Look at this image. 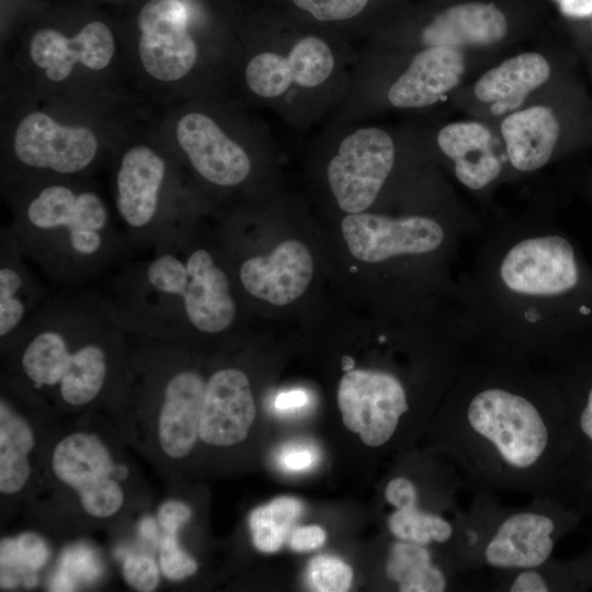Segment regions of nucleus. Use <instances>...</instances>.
Returning <instances> with one entry per match:
<instances>
[{
    "label": "nucleus",
    "mask_w": 592,
    "mask_h": 592,
    "mask_svg": "<svg viewBox=\"0 0 592 592\" xmlns=\"http://www.w3.org/2000/svg\"><path fill=\"white\" fill-rule=\"evenodd\" d=\"M435 440L470 491L553 497L572 504L573 441L561 396L538 397L499 384L480 387L443 409Z\"/></svg>",
    "instance_id": "f257e3e1"
},
{
    "label": "nucleus",
    "mask_w": 592,
    "mask_h": 592,
    "mask_svg": "<svg viewBox=\"0 0 592 592\" xmlns=\"http://www.w3.org/2000/svg\"><path fill=\"white\" fill-rule=\"evenodd\" d=\"M184 225L135 252L102 288L126 331L178 343L190 333L227 331L236 321L230 277Z\"/></svg>",
    "instance_id": "f03ea898"
},
{
    "label": "nucleus",
    "mask_w": 592,
    "mask_h": 592,
    "mask_svg": "<svg viewBox=\"0 0 592 592\" xmlns=\"http://www.w3.org/2000/svg\"><path fill=\"white\" fill-rule=\"evenodd\" d=\"M8 227L53 288L96 286L134 254L101 196L64 183L39 187Z\"/></svg>",
    "instance_id": "7ed1b4c3"
},
{
    "label": "nucleus",
    "mask_w": 592,
    "mask_h": 592,
    "mask_svg": "<svg viewBox=\"0 0 592 592\" xmlns=\"http://www.w3.org/2000/svg\"><path fill=\"white\" fill-rule=\"evenodd\" d=\"M129 337L102 288H53L8 346L32 386L64 400L82 374L112 373Z\"/></svg>",
    "instance_id": "20e7f679"
},
{
    "label": "nucleus",
    "mask_w": 592,
    "mask_h": 592,
    "mask_svg": "<svg viewBox=\"0 0 592 592\" xmlns=\"http://www.w3.org/2000/svg\"><path fill=\"white\" fill-rule=\"evenodd\" d=\"M581 520L574 505L553 497H535L521 509L508 508L485 548L482 565L500 573L539 567Z\"/></svg>",
    "instance_id": "39448f33"
},
{
    "label": "nucleus",
    "mask_w": 592,
    "mask_h": 592,
    "mask_svg": "<svg viewBox=\"0 0 592 592\" xmlns=\"http://www.w3.org/2000/svg\"><path fill=\"white\" fill-rule=\"evenodd\" d=\"M167 163L146 146L128 149L116 171L115 206L132 249L141 251L168 232L184 226L163 205Z\"/></svg>",
    "instance_id": "423d86ee"
},
{
    "label": "nucleus",
    "mask_w": 592,
    "mask_h": 592,
    "mask_svg": "<svg viewBox=\"0 0 592 592\" xmlns=\"http://www.w3.org/2000/svg\"><path fill=\"white\" fill-rule=\"evenodd\" d=\"M338 405L344 425L371 447L386 445L410 410L401 382L389 373L371 369L345 373L338 387Z\"/></svg>",
    "instance_id": "0eeeda50"
},
{
    "label": "nucleus",
    "mask_w": 592,
    "mask_h": 592,
    "mask_svg": "<svg viewBox=\"0 0 592 592\" xmlns=\"http://www.w3.org/2000/svg\"><path fill=\"white\" fill-rule=\"evenodd\" d=\"M395 160L390 136L376 127L346 136L328 164V181L340 208L362 213L376 200Z\"/></svg>",
    "instance_id": "6e6552de"
},
{
    "label": "nucleus",
    "mask_w": 592,
    "mask_h": 592,
    "mask_svg": "<svg viewBox=\"0 0 592 592\" xmlns=\"http://www.w3.org/2000/svg\"><path fill=\"white\" fill-rule=\"evenodd\" d=\"M53 469L78 492L88 514L109 517L121 509L124 493L111 477L114 464L95 435L79 432L62 439L54 449Z\"/></svg>",
    "instance_id": "1a4fd4ad"
},
{
    "label": "nucleus",
    "mask_w": 592,
    "mask_h": 592,
    "mask_svg": "<svg viewBox=\"0 0 592 592\" xmlns=\"http://www.w3.org/2000/svg\"><path fill=\"white\" fill-rule=\"evenodd\" d=\"M501 277L512 291L530 295H561L581 281L576 251L558 235L531 238L515 244L501 264Z\"/></svg>",
    "instance_id": "9d476101"
},
{
    "label": "nucleus",
    "mask_w": 592,
    "mask_h": 592,
    "mask_svg": "<svg viewBox=\"0 0 592 592\" xmlns=\"http://www.w3.org/2000/svg\"><path fill=\"white\" fill-rule=\"evenodd\" d=\"M180 0H150L138 14V52L145 70L160 81H175L193 68L197 47Z\"/></svg>",
    "instance_id": "9b49d317"
},
{
    "label": "nucleus",
    "mask_w": 592,
    "mask_h": 592,
    "mask_svg": "<svg viewBox=\"0 0 592 592\" xmlns=\"http://www.w3.org/2000/svg\"><path fill=\"white\" fill-rule=\"evenodd\" d=\"M13 151L27 168L68 175L93 162L98 140L87 127L64 126L45 113L33 112L20 122Z\"/></svg>",
    "instance_id": "f8f14e48"
},
{
    "label": "nucleus",
    "mask_w": 592,
    "mask_h": 592,
    "mask_svg": "<svg viewBox=\"0 0 592 592\" xmlns=\"http://www.w3.org/2000/svg\"><path fill=\"white\" fill-rule=\"evenodd\" d=\"M341 228L353 257L371 263L430 252L440 247L444 238L436 221L419 216L394 219L362 212L344 217Z\"/></svg>",
    "instance_id": "ddd939ff"
},
{
    "label": "nucleus",
    "mask_w": 592,
    "mask_h": 592,
    "mask_svg": "<svg viewBox=\"0 0 592 592\" xmlns=\"http://www.w3.org/2000/svg\"><path fill=\"white\" fill-rule=\"evenodd\" d=\"M145 340L149 344L160 377L159 442L167 455L181 458L191 452L200 436L206 382L201 374L187 367L172 371L174 343L170 342H164L167 373L162 382L155 342Z\"/></svg>",
    "instance_id": "4468645a"
},
{
    "label": "nucleus",
    "mask_w": 592,
    "mask_h": 592,
    "mask_svg": "<svg viewBox=\"0 0 592 592\" xmlns=\"http://www.w3.org/2000/svg\"><path fill=\"white\" fill-rule=\"evenodd\" d=\"M177 138L194 170L207 182L230 187L243 182L251 170L247 152L202 113L180 118Z\"/></svg>",
    "instance_id": "2eb2a0df"
},
{
    "label": "nucleus",
    "mask_w": 592,
    "mask_h": 592,
    "mask_svg": "<svg viewBox=\"0 0 592 592\" xmlns=\"http://www.w3.org/2000/svg\"><path fill=\"white\" fill-rule=\"evenodd\" d=\"M255 417V405L247 375L235 367L216 371L206 382L198 435L216 446L246 439Z\"/></svg>",
    "instance_id": "dca6fc26"
},
{
    "label": "nucleus",
    "mask_w": 592,
    "mask_h": 592,
    "mask_svg": "<svg viewBox=\"0 0 592 592\" xmlns=\"http://www.w3.org/2000/svg\"><path fill=\"white\" fill-rule=\"evenodd\" d=\"M314 262L308 248L298 240H286L269 255L243 260L238 270L244 291L254 298L284 306L297 299L308 287Z\"/></svg>",
    "instance_id": "f3484780"
},
{
    "label": "nucleus",
    "mask_w": 592,
    "mask_h": 592,
    "mask_svg": "<svg viewBox=\"0 0 592 592\" xmlns=\"http://www.w3.org/2000/svg\"><path fill=\"white\" fill-rule=\"evenodd\" d=\"M9 227L0 231V339L7 345L50 295Z\"/></svg>",
    "instance_id": "a211bd4d"
},
{
    "label": "nucleus",
    "mask_w": 592,
    "mask_h": 592,
    "mask_svg": "<svg viewBox=\"0 0 592 592\" xmlns=\"http://www.w3.org/2000/svg\"><path fill=\"white\" fill-rule=\"evenodd\" d=\"M114 50L113 35L100 21L88 23L71 38L53 29H43L30 41L32 60L53 81L65 80L76 62L94 70L103 69L110 64Z\"/></svg>",
    "instance_id": "6ab92c4d"
},
{
    "label": "nucleus",
    "mask_w": 592,
    "mask_h": 592,
    "mask_svg": "<svg viewBox=\"0 0 592 592\" xmlns=\"http://www.w3.org/2000/svg\"><path fill=\"white\" fill-rule=\"evenodd\" d=\"M464 71L465 60L458 48L428 47L415 55L390 87L388 100L403 109L431 105L458 84Z\"/></svg>",
    "instance_id": "aec40b11"
},
{
    "label": "nucleus",
    "mask_w": 592,
    "mask_h": 592,
    "mask_svg": "<svg viewBox=\"0 0 592 592\" xmlns=\"http://www.w3.org/2000/svg\"><path fill=\"white\" fill-rule=\"evenodd\" d=\"M504 14L493 3H464L448 8L426 25L421 42L426 47L487 46L506 33Z\"/></svg>",
    "instance_id": "412c9836"
},
{
    "label": "nucleus",
    "mask_w": 592,
    "mask_h": 592,
    "mask_svg": "<svg viewBox=\"0 0 592 592\" xmlns=\"http://www.w3.org/2000/svg\"><path fill=\"white\" fill-rule=\"evenodd\" d=\"M441 150L455 162V174L467 187L479 190L501 171V162L492 151V135L476 122L453 123L437 136Z\"/></svg>",
    "instance_id": "4be33fe9"
},
{
    "label": "nucleus",
    "mask_w": 592,
    "mask_h": 592,
    "mask_svg": "<svg viewBox=\"0 0 592 592\" xmlns=\"http://www.w3.org/2000/svg\"><path fill=\"white\" fill-rule=\"evenodd\" d=\"M510 162L521 171H534L550 159L559 136L553 110L533 106L509 115L501 124Z\"/></svg>",
    "instance_id": "5701e85b"
},
{
    "label": "nucleus",
    "mask_w": 592,
    "mask_h": 592,
    "mask_svg": "<svg viewBox=\"0 0 592 592\" xmlns=\"http://www.w3.org/2000/svg\"><path fill=\"white\" fill-rule=\"evenodd\" d=\"M550 68L536 53H525L506 59L487 71L476 83V96L491 103L496 115L517 109L527 94L549 77Z\"/></svg>",
    "instance_id": "b1692460"
},
{
    "label": "nucleus",
    "mask_w": 592,
    "mask_h": 592,
    "mask_svg": "<svg viewBox=\"0 0 592 592\" xmlns=\"http://www.w3.org/2000/svg\"><path fill=\"white\" fill-rule=\"evenodd\" d=\"M470 492V503L460 509L455 522L454 538L448 547V556L457 572L483 566L485 548L508 510L496 493L478 490Z\"/></svg>",
    "instance_id": "393cba45"
},
{
    "label": "nucleus",
    "mask_w": 592,
    "mask_h": 592,
    "mask_svg": "<svg viewBox=\"0 0 592 592\" xmlns=\"http://www.w3.org/2000/svg\"><path fill=\"white\" fill-rule=\"evenodd\" d=\"M430 546L397 539L389 547L386 577L401 592H444L457 573L448 562L434 560Z\"/></svg>",
    "instance_id": "a878e982"
},
{
    "label": "nucleus",
    "mask_w": 592,
    "mask_h": 592,
    "mask_svg": "<svg viewBox=\"0 0 592 592\" xmlns=\"http://www.w3.org/2000/svg\"><path fill=\"white\" fill-rule=\"evenodd\" d=\"M592 587V546L570 560L549 559L539 567L502 572L497 589L508 592L583 591Z\"/></svg>",
    "instance_id": "bb28decb"
},
{
    "label": "nucleus",
    "mask_w": 592,
    "mask_h": 592,
    "mask_svg": "<svg viewBox=\"0 0 592 592\" xmlns=\"http://www.w3.org/2000/svg\"><path fill=\"white\" fill-rule=\"evenodd\" d=\"M573 389L561 396L573 441L569 474L572 497L580 481L592 471V362L583 365Z\"/></svg>",
    "instance_id": "cd10ccee"
},
{
    "label": "nucleus",
    "mask_w": 592,
    "mask_h": 592,
    "mask_svg": "<svg viewBox=\"0 0 592 592\" xmlns=\"http://www.w3.org/2000/svg\"><path fill=\"white\" fill-rule=\"evenodd\" d=\"M34 446L29 424L2 398L0 403V491L11 494L25 485L31 468L27 459Z\"/></svg>",
    "instance_id": "c85d7f7f"
},
{
    "label": "nucleus",
    "mask_w": 592,
    "mask_h": 592,
    "mask_svg": "<svg viewBox=\"0 0 592 592\" xmlns=\"http://www.w3.org/2000/svg\"><path fill=\"white\" fill-rule=\"evenodd\" d=\"M303 511V503L293 497H280L254 509L249 517L254 546L262 553L277 551L287 542Z\"/></svg>",
    "instance_id": "c756f323"
},
{
    "label": "nucleus",
    "mask_w": 592,
    "mask_h": 592,
    "mask_svg": "<svg viewBox=\"0 0 592 592\" xmlns=\"http://www.w3.org/2000/svg\"><path fill=\"white\" fill-rule=\"evenodd\" d=\"M456 519L424 512L418 509L394 510L388 516L390 534L399 540L424 546L448 547L455 534Z\"/></svg>",
    "instance_id": "7c9ffc66"
},
{
    "label": "nucleus",
    "mask_w": 592,
    "mask_h": 592,
    "mask_svg": "<svg viewBox=\"0 0 592 592\" xmlns=\"http://www.w3.org/2000/svg\"><path fill=\"white\" fill-rule=\"evenodd\" d=\"M294 83L314 88L325 82L331 75L334 58L325 41L316 36L299 39L287 56Z\"/></svg>",
    "instance_id": "2f4dec72"
},
{
    "label": "nucleus",
    "mask_w": 592,
    "mask_h": 592,
    "mask_svg": "<svg viewBox=\"0 0 592 592\" xmlns=\"http://www.w3.org/2000/svg\"><path fill=\"white\" fill-rule=\"evenodd\" d=\"M307 582L312 591L344 592L353 579L352 568L332 556H317L307 567Z\"/></svg>",
    "instance_id": "473e14b6"
},
{
    "label": "nucleus",
    "mask_w": 592,
    "mask_h": 592,
    "mask_svg": "<svg viewBox=\"0 0 592 592\" xmlns=\"http://www.w3.org/2000/svg\"><path fill=\"white\" fill-rule=\"evenodd\" d=\"M11 557L16 567L23 572L36 571L48 559V548L45 542L34 533H24L9 542Z\"/></svg>",
    "instance_id": "72a5a7b5"
},
{
    "label": "nucleus",
    "mask_w": 592,
    "mask_h": 592,
    "mask_svg": "<svg viewBox=\"0 0 592 592\" xmlns=\"http://www.w3.org/2000/svg\"><path fill=\"white\" fill-rule=\"evenodd\" d=\"M160 565L164 576L172 580L184 579L197 570L196 561L181 549L177 534L171 533H163L160 544Z\"/></svg>",
    "instance_id": "f704fd0d"
},
{
    "label": "nucleus",
    "mask_w": 592,
    "mask_h": 592,
    "mask_svg": "<svg viewBox=\"0 0 592 592\" xmlns=\"http://www.w3.org/2000/svg\"><path fill=\"white\" fill-rule=\"evenodd\" d=\"M320 21H340L357 15L368 0H292Z\"/></svg>",
    "instance_id": "c9c22d12"
},
{
    "label": "nucleus",
    "mask_w": 592,
    "mask_h": 592,
    "mask_svg": "<svg viewBox=\"0 0 592 592\" xmlns=\"http://www.w3.org/2000/svg\"><path fill=\"white\" fill-rule=\"evenodd\" d=\"M123 573L126 582L141 592L153 591L159 584L158 567L148 556L128 557L124 562Z\"/></svg>",
    "instance_id": "e433bc0d"
},
{
    "label": "nucleus",
    "mask_w": 592,
    "mask_h": 592,
    "mask_svg": "<svg viewBox=\"0 0 592 592\" xmlns=\"http://www.w3.org/2000/svg\"><path fill=\"white\" fill-rule=\"evenodd\" d=\"M384 497L395 510L418 509L423 511L419 505L420 491L418 486L405 476L389 480L385 487Z\"/></svg>",
    "instance_id": "4c0bfd02"
},
{
    "label": "nucleus",
    "mask_w": 592,
    "mask_h": 592,
    "mask_svg": "<svg viewBox=\"0 0 592 592\" xmlns=\"http://www.w3.org/2000/svg\"><path fill=\"white\" fill-rule=\"evenodd\" d=\"M191 509L180 501L164 502L159 509V522L163 533L178 534L179 530L191 517Z\"/></svg>",
    "instance_id": "58836bf2"
},
{
    "label": "nucleus",
    "mask_w": 592,
    "mask_h": 592,
    "mask_svg": "<svg viewBox=\"0 0 592 592\" xmlns=\"http://www.w3.org/2000/svg\"><path fill=\"white\" fill-rule=\"evenodd\" d=\"M317 458L315 451L309 446L292 445L285 447L280 454V465L289 471H304L310 468Z\"/></svg>",
    "instance_id": "ea45409f"
},
{
    "label": "nucleus",
    "mask_w": 592,
    "mask_h": 592,
    "mask_svg": "<svg viewBox=\"0 0 592 592\" xmlns=\"http://www.w3.org/2000/svg\"><path fill=\"white\" fill-rule=\"evenodd\" d=\"M326 539L325 531L318 525L294 527L287 543L295 551H308L320 547Z\"/></svg>",
    "instance_id": "a19ab883"
},
{
    "label": "nucleus",
    "mask_w": 592,
    "mask_h": 592,
    "mask_svg": "<svg viewBox=\"0 0 592 592\" xmlns=\"http://www.w3.org/2000/svg\"><path fill=\"white\" fill-rule=\"evenodd\" d=\"M573 502L580 511L582 520L589 521L592 533V471L576 488ZM590 545L592 546V540Z\"/></svg>",
    "instance_id": "79ce46f5"
},
{
    "label": "nucleus",
    "mask_w": 592,
    "mask_h": 592,
    "mask_svg": "<svg viewBox=\"0 0 592 592\" xmlns=\"http://www.w3.org/2000/svg\"><path fill=\"white\" fill-rule=\"evenodd\" d=\"M307 402L308 396L304 390H292L280 394L274 405L280 411H288L304 407Z\"/></svg>",
    "instance_id": "37998d69"
},
{
    "label": "nucleus",
    "mask_w": 592,
    "mask_h": 592,
    "mask_svg": "<svg viewBox=\"0 0 592 592\" xmlns=\"http://www.w3.org/2000/svg\"><path fill=\"white\" fill-rule=\"evenodd\" d=\"M563 14L573 18L592 15V0H559Z\"/></svg>",
    "instance_id": "c03bdc74"
},
{
    "label": "nucleus",
    "mask_w": 592,
    "mask_h": 592,
    "mask_svg": "<svg viewBox=\"0 0 592 592\" xmlns=\"http://www.w3.org/2000/svg\"><path fill=\"white\" fill-rule=\"evenodd\" d=\"M53 590L57 591H69L73 590V584L71 579H69L66 573H59L54 580Z\"/></svg>",
    "instance_id": "a18cd8bd"
},
{
    "label": "nucleus",
    "mask_w": 592,
    "mask_h": 592,
    "mask_svg": "<svg viewBox=\"0 0 592 592\" xmlns=\"http://www.w3.org/2000/svg\"><path fill=\"white\" fill-rule=\"evenodd\" d=\"M153 526H155V524L152 523V521L149 520V519H147V520H145V521L143 522L140 528H141V531L144 532V534H145L146 536H151L152 533H153V531H155V527H153Z\"/></svg>",
    "instance_id": "49530a36"
},
{
    "label": "nucleus",
    "mask_w": 592,
    "mask_h": 592,
    "mask_svg": "<svg viewBox=\"0 0 592 592\" xmlns=\"http://www.w3.org/2000/svg\"><path fill=\"white\" fill-rule=\"evenodd\" d=\"M353 365H354V362L351 357H348V356L343 357V369L349 372L352 369Z\"/></svg>",
    "instance_id": "de8ad7c7"
},
{
    "label": "nucleus",
    "mask_w": 592,
    "mask_h": 592,
    "mask_svg": "<svg viewBox=\"0 0 592 592\" xmlns=\"http://www.w3.org/2000/svg\"><path fill=\"white\" fill-rule=\"evenodd\" d=\"M559 1V0H558Z\"/></svg>",
    "instance_id": "09e8293b"
}]
</instances>
